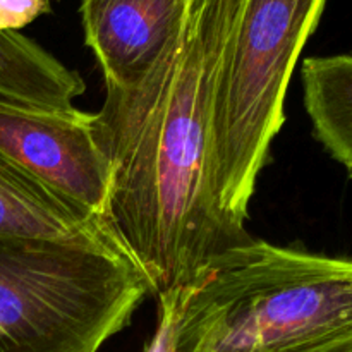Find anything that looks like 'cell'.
Masks as SVG:
<instances>
[{"label":"cell","instance_id":"52a82bcc","mask_svg":"<svg viewBox=\"0 0 352 352\" xmlns=\"http://www.w3.org/2000/svg\"><path fill=\"white\" fill-rule=\"evenodd\" d=\"M0 236L76 244L133 261L105 220L52 191L3 153H0Z\"/></svg>","mask_w":352,"mask_h":352},{"label":"cell","instance_id":"277c9868","mask_svg":"<svg viewBox=\"0 0 352 352\" xmlns=\"http://www.w3.org/2000/svg\"><path fill=\"white\" fill-rule=\"evenodd\" d=\"M150 285L107 251L0 236V352H98Z\"/></svg>","mask_w":352,"mask_h":352},{"label":"cell","instance_id":"7a4b0ae2","mask_svg":"<svg viewBox=\"0 0 352 352\" xmlns=\"http://www.w3.org/2000/svg\"><path fill=\"white\" fill-rule=\"evenodd\" d=\"M175 352H352V263L253 239L188 284Z\"/></svg>","mask_w":352,"mask_h":352},{"label":"cell","instance_id":"ba28073f","mask_svg":"<svg viewBox=\"0 0 352 352\" xmlns=\"http://www.w3.org/2000/svg\"><path fill=\"white\" fill-rule=\"evenodd\" d=\"M305 107L313 134L333 160L352 172V57H309L302 62Z\"/></svg>","mask_w":352,"mask_h":352},{"label":"cell","instance_id":"30bf717a","mask_svg":"<svg viewBox=\"0 0 352 352\" xmlns=\"http://www.w3.org/2000/svg\"><path fill=\"white\" fill-rule=\"evenodd\" d=\"M50 10V0H0V33L19 31Z\"/></svg>","mask_w":352,"mask_h":352},{"label":"cell","instance_id":"6da1fadb","mask_svg":"<svg viewBox=\"0 0 352 352\" xmlns=\"http://www.w3.org/2000/svg\"><path fill=\"white\" fill-rule=\"evenodd\" d=\"M237 0H186L177 36L95 113L112 168L105 220L158 298L253 241L219 212L208 177L217 76Z\"/></svg>","mask_w":352,"mask_h":352},{"label":"cell","instance_id":"3957f363","mask_svg":"<svg viewBox=\"0 0 352 352\" xmlns=\"http://www.w3.org/2000/svg\"><path fill=\"white\" fill-rule=\"evenodd\" d=\"M327 0H237L213 93L208 177L219 212L246 227L248 206L272 141L285 122V93Z\"/></svg>","mask_w":352,"mask_h":352},{"label":"cell","instance_id":"8992f818","mask_svg":"<svg viewBox=\"0 0 352 352\" xmlns=\"http://www.w3.org/2000/svg\"><path fill=\"white\" fill-rule=\"evenodd\" d=\"M186 0H81L86 45L107 88H126L146 74L181 30Z\"/></svg>","mask_w":352,"mask_h":352},{"label":"cell","instance_id":"5b68a950","mask_svg":"<svg viewBox=\"0 0 352 352\" xmlns=\"http://www.w3.org/2000/svg\"><path fill=\"white\" fill-rule=\"evenodd\" d=\"M0 153L105 220L112 168L98 141L95 113L0 100Z\"/></svg>","mask_w":352,"mask_h":352},{"label":"cell","instance_id":"9c48e42d","mask_svg":"<svg viewBox=\"0 0 352 352\" xmlns=\"http://www.w3.org/2000/svg\"><path fill=\"white\" fill-rule=\"evenodd\" d=\"M188 285L172 289L158 296V323L144 352H175L179 320L186 301Z\"/></svg>","mask_w":352,"mask_h":352}]
</instances>
